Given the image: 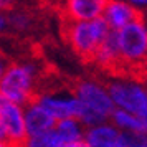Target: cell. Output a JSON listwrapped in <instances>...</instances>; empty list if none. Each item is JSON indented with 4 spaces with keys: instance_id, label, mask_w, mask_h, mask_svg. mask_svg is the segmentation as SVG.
Instances as JSON below:
<instances>
[{
    "instance_id": "cell-5",
    "label": "cell",
    "mask_w": 147,
    "mask_h": 147,
    "mask_svg": "<svg viewBox=\"0 0 147 147\" xmlns=\"http://www.w3.org/2000/svg\"><path fill=\"white\" fill-rule=\"evenodd\" d=\"M111 28L102 18L89 22H66L63 27V36L76 56L84 61H93L102 41Z\"/></svg>"
},
{
    "instance_id": "cell-15",
    "label": "cell",
    "mask_w": 147,
    "mask_h": 147,
    "mask_svg": "<svg viewBox=\"0 0 147 147\" xmlns=\"http://www.w3.org/2000/svg\"><path fill=\"white\" fill-rule=\"evenodd\" d=\"M7 18H8V30L13 32V33H28L35 22L33 15L28 10L17 7L12 8L10 12H7Z\"/></svg>"
},
{
    "instance_id": "cell-7",
    "label": "cell",
    "mask_w": 147,
    "mask_h": 147,
    "mask_svg": "<svg viewBox=\"0 0 147 147\" xmlns=\"http://www.w3.org/2000/svg\"><path fill=\"white\" fill-rule=\"evenodd\" d=\"M0 124L5 129L7 139L13 144H22L27 139L25 126V106L13 102L0 94Z\"/></svg>"
},
{
    "instance_id": "cell-8",
    "label": "cell",
    "mask_w": 147,
    "mask_h": 147,
    "mask_svg": "<svg viewBox=\"0 0 147 147\" xmlns=\"http://www.w3.org/2000/svg\"><path fill=\"white\" fill-rule=\"evenodd\" d=\"M109 0H63L61 10L66 22H89L102 18Z\"/></svg>"
},
{
    "instance_id": "cell-26",
    "label": "cell",
    "mask_w": 147,
    "mask_h": 147,
    "mask_svg": "<svg viewBox=\"0 0 147 147\" xmlns=\"http://www.w3.org/2000/svg\"><path fill=\"white\" fill-rule=\"evenodd\" d=\"M146 132H147V119H146Z\"/></svg>"
},
{
    "instance_id": "cell-25",
    "label": "cell",
    "mask_w": 147,
    "mask_h": 147,
    "mask_svg": "<svg viewBox=\"0 0 147 147\" xmlns=\"http://www.w3.org/2000/svg\"><path fill=\"white\" fill-rule=\"evenodd\" d=\"M144 78L147 80V68H146V71H144Z\"/></svg>"
},
{
    "instance_id": "cell-17",
    "label": "cell",
    "mask_w": 147,
    "mask_h": 147,
    "mask_svg": "<svg viewBox=\"0 0 147 147\" xmlns=\"http://www.w3.org/2000/svg\"><path fill=\"white\" fill-rule=\"evenodd\" d=\"M117 147H147V132H121Z\"/></svg>"
},
{
    "instance_id": "cell-13",
    "label": "cell",
    "mask_w": 147,
    "mask_h": 147,
    "mask_svg": "<svg viewBox=\"0 0 147 147\" xmlns=\"http://www.w3.org/2000/svg\"><path fill=\"white\" fill-rule=\"evenodd\" d=\"M55 132L60 137L61 144H68V142H80L84 140V132H86V127L76 117L71 119H63L58 121V124L55 127Z\"/></svg>"
},
{
    "instance_id": "cell-6",
    "label": "cell",
    "mask_w": 147,
    "mask_h": 147,
    "mask_svg": "<svg viewBox=\"0 0 147 147\" xmlns=\"http://www.w3.org/2000/svg\"><path fill=\"white\" fill-rule=\"evenodd\" d=\"M36 101L53 114L56 121L80 117L81 104L73 91V86L41 88Z\"/></svg>"
},
{
    "instance_id": "cell-18",
    "label": "cell",
    "mask_w": 147,
    "mask_h": 147,
    "mask_svg": "<svg viewBox=\"0 0 147 147\" xmlns=\"http://www.w3.org/2000/svg\"><path fill=\"white\" fill-rule=\"evenodd\" d=\"M127 3H131L137 12L142 15H147V0H126Z\"/></svg>"
},
{
    "instance_id": "cell-21",
    "label": "cell",
    "mask_w": 147,
    "mask_h": 147,
    "mask_svg": "<svg viewBox=\"0 0 147 147\" xmlns=\"http://www.w3.org/2000/svg\"><path fill=\"white\" fill-rule=\"evenodd\" d=\"M5 32H8V18H7V12H0V35H3Z\"/></svg>"
},
{
    "instance_id": "cell-16",
    "label": "cell",
    "mask_w": 147,
    "mask_h": 147,
    "mask_svg": "<svg viewBox=\"0 0 147 147\" xmlns=\"http://www.w3.org/2000/svg\"><path fill=\"white\" fill-rule=\"evenodd\" d=\"M60 146L61 140L55 131L40 134V136H28L22 144H18V147H60Z\"/></svg>"
},
{
    "instance_id": "cell-14",
    "label": "cell",
    "mask_w": 147,
    "mask_h": 147,
    "mask_svg": "<svg viewBox=\"0 0 147 147\" xmlns=\"http://www.w3.org/2000/svg\"><path fill=\"white\" fill-rule=\"evenodd\" d=\"M111 122L124 134L146 132V119L140 117V116H136L132 113L122 111V109L114 111V114L111 116Z\"/></svg>"
},
{
    "instance_id": "cell-11",
    "label": "cell",
    "mask_w": 147,
    "mask_h": 147,
    "mask_svg": "<svg viewBox=\"0 0 147 147\" xmlns=\"http://www.w3.org/2000/svg\"><path fill=\"white\" fill-rule=\"evenodd\" d=\"M140 17L142 13L137 12L126 0H109L104 15H102V20L106 22L107 27L113 32H119L127 25L134 23L136 20H139Z\"/></svg>"
},
{
    "instance_id": "cell-22",
    "label": "cell",
    "mask_w": 147,
    "mask_h": 147,
    "mask_svg": "<svg viewBox=\"0 0 147 147\" xmlns=\"http://www.w3.org/2000/svg\"><path fill=\"white\" fill-rule=\"evenodd\" d=\"M60 147H88L84 140H80V142H68V144H61Z\"/></svg>"
},
{
    "instance_id": "cell-19",
    "label": "cell",
    "mask_w": 147,
    "mask_h": 147,
    "mask_svg": "<svg viewBox=\"0 0 147 147\" xmlns=\"http://www.w3.org/2000/svg\"><path fill=\"white\" fill-rule=\"evenodd\" d=\"M8 65H10L8 58H7L3 53H2V51H0V80L3 78V74H5V71H7Z\"/></svg>"
},
{
    "instance_id": "cell-24",
    "label": "cell",
    "mask_w": 147,
    "mask_h": 147,
    "mask_svg": "<svg viewBox=\"0 0 147 147\" xmlns=\"http://www.w3.org/2000/svg\"><path fill=\"white\" fill-rule=\"evenodd\" d=\"M0 139H7V134H5V129L2 124H0Z\"/></svg>"
},
{
    "instance_id": "cell-23",
    "label": "cell",
    "mask_w": 147,
    "mask_h": 147,
    "mask_svg": "<svg viewBox=\"0 0 147 147\" xmlns=\"http://www.w3.org/2000/svg\"><path fill=\"white\" fill-rule=\"evenodd\" d=\"M0 147H18L17 144L10 142L8 139H0Z\"/></svg>"
},
{
    "instance_id": "cell-4",
    "label": "cell",
    "mask_w": 147,
    "mask_h": 147,
    "mask_svg": "<svg viewBox=\"0 0 147 147\" xmlns=\"http://www.w3.org/2000/svg\"><path fill=\"white\" fill-rule=\"evenodd\" d=\"M107 89L116 109H122L147 119V80L139 74H113Z\"/></svg>"
},
{
    "instance_id": "cell-3",
    "label": "cell",
    "mask_w": 147,
    "mask_h": 147,
    "mask_svg": "<svg viewBox=\"0 0 147 147\" xmlns=\"http://www.w3.org/2000/svg\"><path fill=\"white\" fill-rule=\"evenodd\" d=\"M122 73L144 76L147 68V15L117 32Z\"/></svg>"
},
{
    "instance_id": "cell-2",
    "label": "cell",
    "mask_w": 147,
    "mask_h": 147,
    "mask_svg": "<svg viewBox=\"0 0 147 147\" xmlns=\"http://www.w3.org/2000/svg\"><path fill=\"white\" fill-rule=\"evenodd\" d=\"M41 91V68L35 60L10 61L3 78L0 80V94L13 102L27 106L36 99Z\"/></svg>"
},
{
    "instance_id": "cell-9",
    "label": "cell",
    "mask_w": 147,
    "mask_h": 147,
    "mask_svg": "<svg viewBox=\"0 0 147 147\" xmlns=\"http://www.w3.org/2000/svg\"><path fill=\"white\" fill-rule=\"evenodd\" d=\"M93 63L101 71H106L111 76L113 74L122 73V65H121V53H119V43H117V32H109L106 40L102 41L98 53L94 55Z\"/></svg>"
},
{
    "instance_id": "cell-10",
    "label": "cell",
    "mask_w": 147,
    "mask_h": 147,
    "mask_svg": "<svg viewBox=\"0 0 147 147\" xmlns=\"http://www.w3.org/2000/svg\"><path fill=\"white\" fill-rule=\"evenodd\" d=\"M58 121L48 109L41 106L35 99L25 106V126H27V137L28 136H40L55 131Z\"/></svg>"
},
{
    "instance_id": "cell-1",
    "label": "cell",
    "mask_w": 147,
    "mask_h": 147,
    "mask_svg": "<svg viewBox=\"0 0 147 147\" xmlns=\"http://www.w3.org/2000/svg\"><path fill=\"white\" fill-rule=\"evenodd\" d=\"M73 91L81 104V113L78 119L84 124V127L111 121L116 106L109 94L106 81L94 76L81 78L73 84Z\"/></svg>"
},
{
    "instance_id": "cell-12",
    "label": "cell",
    "mask_w": 147,
    "mask_h": 147,
    "mask_svg": "<svg viewBox=\"0 0 147 147\" xmlns=\"http://www.w3.org/2000/svg\"><path fill=\"white\" fill-rule=\"evenodd\" d=\"M121 131L111 121L86 127L84 132V142L88 147H117Z\"/></svg>"
},
{
    "instance_id": "cell-20",
    "label": "cell",
    "mask_w": 147,
    "mask_h": 147,
    "mask_svg": "<svg viewBox=\"0 0 147 147\" xmlns=\"http://www.w3.org/2000/svg\"><path fill=\"white\" fill-rule=\"evenodd\" d=\"M17 0H0V12H10L12 8H15Z\"/></svg>"
}]
</instances>
